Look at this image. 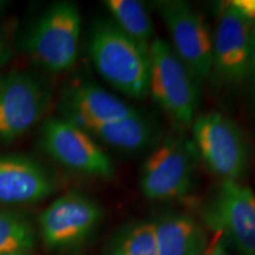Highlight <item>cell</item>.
Returning a JSON list of instances; mask_svg holds the SVG:
<instances>
[{
    "label": "cell",
    "instance_id": "obj_5",
    "mask_svg": "<svg viewBox=\"0 0 255 255\" xmlns=\"http://www.w3.org/2000/svg\"><path fill=\"white\" fill-rule=\"evenodd\" d=\"M191 141L199 158L222 181L244 176L247 168L248 146L240 127L221 113H207L191 123Z\"/></svg>",
    "mask_w": 255,
    "mask_h": 255
},
{
    "label": "cell",
    "instance_id": "obj_10",
    "mask_svg": "<svg viewBox=\"0 0 255 255\" xmlns=\"http://www.w3.org/2000/svg\"><path fill=\"white\" fill-rule=\"evenodd\" d=\"M102 216L103 210L95 200L78 191H70L40 214L41 240L52 250L76 247L88 240Z\"/></svg>",
    "mask_w": 255,
    "mask_h": 255
},
{
    "label": "cell",
    "instance_id": "obj_2",
    "mask_svg": "<svg viewBox=\"0 0 255 255\" xmlns=\"http://www.w3.org/2000/svg\"><path fill=\"white\" fill-rule=\"evenodd\" d=\"M82 17L77 4L58 1L31 25L23 50L39 68L52 73L68 71L78 56Z\"/></svg>",
    "mask_w": 255,
    "mask_h": 255
},
{
    "label": "cell",
    "instance_id": "obj_13",
    "mask_svg": "<svg viewBox=\"0 0 255 255\" xmlns=\"http://www.w3.org/2000/svg\"><path fill=\"white\" fill-rule=\"evenodd\" d=\"M63 119L79 128L126 119L139 110L91 82H76L60 97Z\"/></svg>",
    "mask_w": 255,
    "mask_h": 255
},
{
    "label": "cell",
    "instance_id": "obj_14",
    "mask_svg": "<svg viewBox=\"0 0 255 255\" xmlns=\"http://www.w3.org/2000/svg\"><path fill=\"white\" fill-rule=\"evenodd\" d=\"M82 129L105 145L123 152H142L155 148L163 139V129L159 123L141 111L126 119Z\"/></svg>",
    "mask_w": 255,
    "mask_h": 255
},
{
    "label": "cell",
    "instance_id": "obj_3",
    "mask_svg": "<svg viewBox=\"0 0 255 255\" xmlns=\"http://www.w3.org/2000/svg\"><path fill=\"white\" fill-rule=\"evenodd\" d=\"M149 59V94L177 124L190 126L199 107V79L165 40L151 41Z\"/></svg>",
    "mask_w": 255,
    "mask_h": 255
},
{
    "label": "cell",
    "instance_id": "obj_20",
    "mask_svg": "<svg viewBox=\"0 0 255 255\" xmlns=\"http://www.w3.org/2000/svg\"><path fill=\"white\" fill-rule=\"evenodd\" d=\"M229 5L251 23H255V0H233Z\"/></svg>",
    "mask_w": 255,
    "mask_h": 255
},
{
    "label": "cell",
    "instance_id": "obj_12",
    "mask_svg": "<svg viewBox=\"0 0 255 255\" xmlns=\"http://www.w3.org/2000/svg\"><path fill=\"white\" fill-rule=\"evenodd\" d=\"M56 189L47 169L37 159L19 154H0V203L32 205Z\"/></svg>",
    "mask_w": 255,
    "mask_h": 255
},
{
    "label": "cell",
    "instance_id": "obj_9",
    "mask_svg": "<svg viewBox=\"0 0 255 255\" xmlns=\"http://www.w3.org/2000/svg\"><path fill=\"white\" fill-rule=\"evenodd\" d=\"M203 216L241 255H255V194L250 188L222 181Z\"/></svg>",
    "mask_w": 255,
    "mask_h": 255
},
{
    "label": "cell",
    "instance_id": "obj_21",
    "mask_svg": "<svg viewBox=\"0 0 255 255\" xmlns=\"http://www.w3.org/2000/svg\"><path fill=\"white\" fill-rule=\"evenodd\" d=\"M203 255H229V254L227 253V251H226L225 245H223L221 239H219L218 241H215V244L213 245L212 247L207 248Z\"/></svg>",
    "mask_w": 255,
    "mask_h": 255
},
{
    "label": "cell",
    "instance_id": "obj_18",
    "mask_svg": "<svg viewBox=\"0 0 255 255\" xmlns=\"http://www.w3.org/2000/svg\"><path fill=\"white\" fill-rule=\"evenodd\" d=\"M36 244V233L23 216L0 209V255L30 252Z\"/></svg>",
    "mask_w": 255,
    "mask_h": 255
},
{
    "label": "cell",
    "instance_id": "obj_8",
    "mask_svg": "<svg viewBox=\"0 0 255 255\" xmlns=\"http://www.w3.org/2000/svg\"><path fill=\"white\" fill-rule=\"evenodd\" d=\"M155 5L170 34L175 53L199 81L206 79L212 72L213 37L205 19L180 0H161Z\"/></svg>",
    "mask_w": 255,
    "mask_h": 255
},
{
    "label": "cell",
    "instance_id": "obj_22",
    "mask_svg": "<svg viewBox=\"0 0 255 255\" xmlns=\"http://www.w3.org/2000/svg\"><path fill=\"white\" fill-rule=\"evenodd\" d=\"M252 65L253 68L255 66V25L253 26V30H252Z\"/></svg>",
    "mask_w": 255,
    "mask_h": 255
},
{
    "label": "cell",
    "instance_id": "obj_15",
    "mask_svg": "<svg viewBox=\"0 0 255 255\" xmlns=\"http://www.w3.org/2000/svg\"><path fill=\"white\" fill-rule=\"evenodd\" d=\"M157 255H203L207 237L197 221L188 215L170 214L154 222Z\"/></svg>",
    "mask_w": 255,
    "mask_h": 255
},
{
    "label": "cell",
    "instance_id": "obj_7",
    "mask_svg": "<svg viewBox=\"0 0 255 255\" xmlns=\"http://www.w3.org/2000/svg\"><path fill=\"white\" fill-rule=\"evenodd\" d=\"M39 145L63 167L92 177L114 176L113 161L91 135L70 121L51 117L43 123Z\"/></svg>",
    "mask_w": 255,
    "mask_h": 255
},
{
    "label": "cell",
    "instance_id": "obj_6",
    "mask_svg": "<svg viewBox=\"0 0 255 255\" xmlns=\"http://www.w3.org/2000/svg\"><path fill=\"white\" fill-rule=\"evenodd\" d=\"M52 91L30 72L12 71L0 76V142L23 137L45 116Z\"/></svg>",
    "mask_w": 255,
    "mask_h": 255
},
{
    "label": "cell",
    "instance_id": "obj_17",
    "mask_svg": "<svg viewBox=\"0 0 255 255\" xmlns=\"http://www.w3.org/2000/svg\"><path fill=\"white\" fill-rule=\"evenodd\" d=\"M107 255H157L154 223H132L111 241Z\"/></svg>",
    "mask_w": 255,
    "mask_h": 255
},
{
    "label": "cell",
    "instance_id": "obj_23",
    "mask_svg": "<svg viewBox=\"0 0 255 255\" xmlns=\"http://www.w3.org/2000/svg\"><path fill=\"white\" fill-rule=\"evenodd\" d=\"M252 73H253V94H254V100H255V66L252 70Z\"/></svg>",
    "mask_w": 255,
    "mask_h": 255
},
{
    "label": "cell",
    "instance_id": "obj_4",
    "mask_svg": "<svg viewBox=\"0 0 255 255\" xmlns=\"http://www.w3.org/2000/svg\"><path fill=\"white\" fill-rule=\"evenodd\" d=\"M199 155L191 138L168 136L155 146L143 163L139 187L150 200H175L186 196L195 177Z\"/></svg>",
    "mask_w": 255,
    "mask_h": 255
},
{
    "label": "cell",
    "instance_id": "obj_24",
    "mask_svg": "<svg viewBox=\"0 0 255 255\" xmlns=\"http://www.w3.org/2000/svg\"><path fill=\"white\" fill-rule=\"evenodd\" d=\"M7 5H8L7 1H2V0H0V12H1Z\"/></svg>",
    "mask_w": 255,
    "mask_h": 255
},
{
    "label": "cell",
    "instance_id": "obj_1",
    "mask_svg": "<svg viewBox=\"0 0 255 255\" xmlns=\"http://www.w3.org/2000/svg\"><path fill=\"white\" fill-rule=\"evenodd\" d=\"M89 53L98 73L116 90L136 100L149 95V49L128 37L113 20L94 25Z\"/></svg>",
    "mask_w": 255,
    "mask_h": 255
},
{
    "label": "cell",
    "instance_id": "obj_19",
    "mask_svg": "<svg viewBox=\"0 0 255 255\" xmlns=\"http://www.w3.org/2000/svg\"><path fill=\"white\" fill-rule=\"evenodd\" d=\"M18 26V20L14 18L0 21V69L7 65L13 58Z\"/></svg>",
    "mask_w": 255,
    "mask_h": 255
},
{
    "label": "cell",
    "instance_id": "obj_25",
    "mask_svg": "<svg viewBox=\"0 0 255 255\" xmlns=\"http://www.w3.org/2000/svg\"><path fill=\"white\" fill-rule=\"evenodd\" d=\"M5 255H32L30 252H21V253H12V254H5Z\"/></svg>",
    "mask_w": 255,
    "mask_h": 255
},
{
    "label": "cell",
    "instance_id": "obj_16",
    "mask_svg": "<svg viewBox=\"0 0 255 255\" xmlns=\"http://www.w3.org/2000/svg\"><path fill=\"white\" fill-rule=\"evenodd\" d=\"M104 5L121 31L149 49L154 25L143 2L137 0H107Z\"/></svg>",
    "mask_w": 255,
    "mask_h": 255
},
{
    "label": "cell",
    "instance_id": "obj_11",
    "mask_svg": "<svg viewBox=\"0 0 255 255\" xmlns=\"http://www.w3.org/2000/svg\"><path fill=\"white\" fill-rule=\"evenodd\" d=\"M213 37L212 72L220 84H239L253 70L252 30L254 24L229 2L222 5Z\"/></svg>",
    "mask_w": 255,
    "mask_h": 255
}]
</instances>
